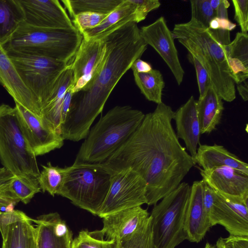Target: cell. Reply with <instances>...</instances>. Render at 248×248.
<instances>
[{"instance_id": "f907efd6", "label": "cell", "mask_w": 248, "mask_h": 248, "mask_svg": "<svg viewBox=\"0 0 248 248\" xmlns=\"http://www.w3.org/2000/svg\"><path fill=\"white\" fill-rule=\"evenodd\" d=\"M221 1V0H210L211 6L215 12L218 8Z\"/></svg>"}, {"instance_id": "5b68a950", "label": "cell", "mask_w": 248, "mask_h": 248, "mask_svg": "<svg viewBox=\"0 0 248 248\" xmlns=\"http://www.w3.org/2000/svg\"><path fill=\"white\" fill-rule=\"evenodd\" d=\"M82 39L76 28H38L23 21L2 46L7 53L43 56L70 63Z\"/></svg>"}, {"instance_id": "d4e9b609", "label": "cell", "mask_w": 248, "mask_h": 248, "mask_svg": "<svg viewBox=\"0 0 248 248\" xmlns=\"http://www.w3.org/2000/svg\"><path fill=\"white\" fill-rule=\"evenodd\" d=\"M197 109L201 134H210L220 123L224 109L222 98L212 85L197 100Z\"/></svg>"}, {"instance_id": "277c9868", "label": "cell", "mask_w": 248, "mask_h": 248, "mask_svg": "<svg viewBox=\"0 0 248 248\" xmlns=\"http://www.w3.org/2000/svg\"><path fill=\"white\" fill-rule=\"evenodd\" d=\"M144 116L141 110L129 106L112 108L90 130L75 162H104L133 134Z\"/></svg>"}, {"instance_id": "ab89813d", "label": "cell", "mask_w": 248, "mask_h": 248, "mask_svg": "<svg viewBox=\"0 0 248 248\" xmlns=\"http://www.w3.org/2000/svg\"><path fill=\"white\" fill-rule=\"evenodd\" d=\"M30 218L24 212L19 210L0 212V232L2 238L5 237L7 229L10 225L18 221Z\"/></svg>"}, {"instance_id": "f6af8a7d", "label": "cell", "mask_w": 248, "mask_h": 248, "mask_svg": "<svg viewBox=\"0 0 248 248\" xmlns=\"http://www.w3.org/2000/svg\"><path fill=\"white\" fill-rule=\"evenodd\" d=\"M15 176L5 168H0V188L11 186Z\"/></svg>"}, {"instance_id": "52a82bcc", "label": "cell", "mask_w": 248, "mask_h": 248, "mask_svg": "<svg viewBox=\"0 0 248 248\" xmlns=\"http://www.w3.org/2000/svg\"><path fill=\"white\" fill-rule=\"evenodd\" d=\"M33 152L22 133L16 108L0 105V160L16 176L38 177L39 170Z\"/></svg>"}, {"instance_id": "f1b7e54d", "label": "cell", "mask_w": 248, "mask_h": 248, "mask_svg": "<svg viewBox=\"0 0 248 248\" xmlns=\"http://www.w3.org/2000/svg\"><path fill=\"white\" fill-rule=\"evenodd\" d=\"M133 73L135 83L145 98L157 104L162 103L165 82L161 72L152 69L146 73Z\"/></svg>"}, {"instance_id": "cb8c5ba5", "label": "cell", "mask_w": 248, "mask_h": 248, "mask_svg": "<svg viewBox=\"0 0 248 248\" xmlns=\"http://www.w3.org/2000/svg\"><path fill=\"white\" fill-rule=\"evenodd\" d=\"M227 62L230 77L238 84L248 78V34L238 32L233 40L226 46Z\"/></svg>"}, {"instance_id": "30bf717a", "label": "cell", "mask_w": 248, "mask_h": 248, "mask_svg": "<svg viewBox=\"0 0 248 248\" xmlns=\"http://www.w3.org/2000/svg\"><path fill=\"white\" fill-rule=\"evenodd\" d=\"M203 202L211 227L219 224L230 234L248 236V197L215 191L204 182Z\"/></svg>"}, {"instance_id": "8992f818", "label": "cell", "mask_w": 248, "mask_h": 248, "mask_svg": "<svg viewBox=\"0 0 248 248\" xmlns=\"http://www.w3.org/2000/svg\"><path fill=\"white\" fill-rule=\"evenodd\" d=\"M66 168L65 180L58 195L98 215L108 195L112 174L101 163L74 162Z\"/></svg>"}, {"instance_id": "e0dca14e", "label": "cell", "mask_w": 248, "mask_h": 248, "mask_svg": "<svg viewBox=\"0 0 248 248\" xmlns=\"http://www.w3.org/2000/svg\"><path fill=\"white\" fill-rule=\"evenodd\" d=\"M203 181H195L191 186L186 208L184 231L186 240L198 243L211 227L203 202Z\"/></svg>"}, {"instance_id": "2e32d148", "label": "cell", "mask_w": 248, "mask_h": 248, "mask_svg": "<svg viewBox=\"0 0 248 248\" xmlns=\"http://www.w3.org/2000/svg\"><path fill=\"white\" fill-rule=\"evenodd\" d=\"M149 217L141 206L122 210L103 217L102 229L90 232L99 238L120 241L135 233Z\"/></svg>"}, {"instance_id": "f546056e", "label": "cell", "mask_w": 248, "mask_h": 248, "mask_svg": "<svg viewBox=\"0 0 248 248\" xmlns=\"http://www.w3.org/2000/svg\"><path fill=\"white\" fill-rule=\"evenodd\" d=\"M124 0H62L72 18L84 12L108 15L114 11Z\"/></svg>"}, {"instance_id": "e575fe53", "label": "cell", "mask_w": 248, "mask_h": 248, "mask_svg": "<svg viewBox=\"0 0 248 248\" xmlns=\"http://www.w3.org/2000/svg\"><path fill=\"white\" fill-rule=\"evenodd\" d=\"M191 18L208 28L210 21L216 16L210 0H191Z\"/></svg>"}, {"instance_id": "9a60e30c", "label": "cell", "mask_w": 248, "mask_h": 248, "mask_svg": "<svg viewBox=\"0 0 248 248\" xmlns=\"http://www.w3.org/2000/svg\"><path fill=\"white\" fill-rule=\"evenodd\" d=\"M25 16L24 22L48 29L76 28L58 0H18Z\"/></svg>"}, {"instance_id": "5bb4252c", "label": "cell", "mask_w": 248, "mask_h": 248, "mask_svg": "<svg viewBox=\"0 0 248 248\" xmlns=\"http://www.w3.org/2000/svg\"><path fill=\"white\" fill-rule=\"evenodd\" d=\"M22 133L36 156L43 155L63 144L61 135L45 125L42 121L23 106L15 103Z\"/></svg>"}, {"instance_id": "d6a6232c", "label": "cell", "mask_w": 248, "mask_h": 248, "mask_svg": "<svg viewBox=\"0 0 248 248\" xmlns=\"http://www.w3.org/2000/svg\"><path fill=\"white\" fill-rule=\"evenodd\" d=\"M11 189L19 201L25 204L28 203L41 190L37 177L31 175H16Z\"/></svg>"}, {"instance_id": "b9f144b4", "label": "cell", "mask_w": 248, "mask_h": 248, "mask_svg": "<svg viewBox=\"0 0 248 248\" xmlns=\"http://www.w3.org/2000/svg\"><path fill=\"white\" fill-rule=\"evenodd\" d=\"M223 241L224 248H248V236L230 234Z\"/></svg>"}, {"instance_id": "74e56055", "label": "cell", "mask_w": 248, "mask_h": 248, "mask_svg": "<svg viewBox=\"0 0 248 248\" xmlns=\"http://www.w3.org/2000/svg\"><path fill=\"white\" fill-rule=\"evenodd\" d=\"M234 9V18L241 28V32L248 33V0H232Z\"/></svg>"}, {"instance_id": "6da1fadb", "label": "cell", "mask_w": 248, "mask_h": 248, "mask_svg": "<svg viewBox=\"0 0 248 248\" xmlns=\"http://www.w3.org/2000/svg\"><path fill=\"white\" fill-rule=\"evenodd\" d=\"M174 111L163 102L145 114L141 123L107 159L101 163L112 175L131 168L146 183L148 205L176 188L196 163L173 128Z\"/></svg>"}, {"instance_id": "7a4b0ae2", "label": "cell", "mask_w": 248, "mask_h": 248, "mask_svg": "<svg viewBox=\"0 0 248 248\" xmlns=\"http://www.w3.org/2000/svg\"><path fill=\"white\" fill-rule=\"evenodd\" d=\"M95 37H102L105 41L106 58L92 82L81 91L83 93L79 100L72 102L61 128L63 140L78 141L87 137L91 125L103 110L116 85L147 48L140 29L134 22Z\"/></svg>"}, {"instance_id": "4dcf8cb0", "label": "cell", "mask_w": 248, "mask_h": 248, "mask_svg": "<svg viewBox=\"0 0 248 248\" xmlns=\"http://www.w3.org/2000/svg\"><path fill=\"white\" fill-rule=\"evenodd\" d=\"M42 167L43 170L37 177L41 189L44 192H47L52 196L58 195L65 180L66 167L53 166L50 162Z\"/></svg>"}, {"instance_id": "9c48e42d", "label": "cell", "mask_w": 248, "mask_h": 248, "mask_svg": "<svg viewBox=\"0 0 248 248\" xmlns=\"http://www.w3.org/2000/svg\"><path fill=\"white\" fill-rule=\"evenodd\" d=\"M8 54L21 80L33 96L40 118L41 110L50 97L58 79L70 63L43 56Z\"/></svg>"}, {"instance_id": "1f68e13d", "label": "cell", "mask_w": 248, "mask_h": 248, "mask_svg": "<svg viewBox=\"0 0 248 248\" xmlns=\"http://www.w3.org/2000/svg\"><path fill=\"white\" fill-rule=\"evenodd\" d=\"M117 241V248H156L153 238L151 217L130 236Z\"/></svg>"}, {"instance_id": "c3c4849f", "label": "cell", "mask_w": 248, "mask_h": 248, "mask_svg": "<svg viewBox=\"0 0 248 248\" xmlns=\"http://www.w3.org/2000/svg\"><path fill=\"white\" fill-rule=\"evenodd\" d=\"M237 90L244 101L248 100V83L247 80L237 84Z\"/></svg>"}, {"instance_id": "836d02e7", "label": "cell", "mask_w": 248, "mask_h": 248, "mask_svg": "<svg viewBox=\"0 0 248 248\" xmlns=\"http://www.w3.org/2000/svg\"><path fill=\"white\" fill-rule=\"evenodd\" d=\"M71 248H117V241L99 238L88 230H82L73 240Z\"/></svg>"}, {"instance_id": "4fadbf2b", "label": "cell", "mask_w": 248, "mask_h": 248, "mask_svg": "<svg viewBox=\"0 0 248 248\" xmlns=\"http://www.w3.org/2000/svg\"><path fill=\"white\" fill-rule=\"evenodd\" d=\"M140 33L147 45L151 46L161 56L177 84L180 85L185 72L179 59L172 31L168 28L165 18L161 16L152 23L142 27Z\"/></svg>"}, {"instance_id": "60d3db41", "label": "cell", "mask_w": 248, "mask_h": 248, "mask_svg": "<svg viewBox=\"0 0 248 248\" xmlns=\"http://www.w3.org/2000/svg\"><path fill=\"white\" fill-rule=\"evenodd\" d=\"M11 185L0 188V210L4 208L5 211L6 207L10 204H13L15 205L20 202L13 192Z\"/></svg>"}, {"instance_id": "ba28073f", "label": "cell", "mask_w": 248, "mask_h": 248, "mask_svg": "<svg viewBox=\"0 0 248 248\" xmlns=\"http://www.w3.org/2000/svg\"><path fill=\"white\" fill-rule=\"evenodd\" d=\"M190 187L182 182L155 205L150 216L156 248H175L186 240L184 224Z\"/></svg>"}, {"instance_id": "7bdbcfd3", "label": "cell", "mask_w": 248, "mask_h": 248, "mask_svg": "<svg viewBox=\"0 0 248 248\" xmlns=\"http://www.w3.org/2000/svg\"><path fill=\"white\" fill-rule=\"evenodd\" d=\"M236 25L229 19L215 17L210 22L208 28L213 30H221L230 31L234 30Z\"/></svg>"}, {"instance_id": "44dd1931", "label": "cell", "mask_w": 248, "mask_h": 248, "mask_svg": "<svg viewBox=\"0 0 248 248\" xmlns=\"http://www.w3.org/2000/svg\"><path fill=\"white\" fill-rule=\"evenodd\" d=\"M173 120L176 124L177 138L184 141L186 149L195 161L201 133L197 100L193 96L174 111Z\"/></svg>"}, {"instance_id": "681fc988", "label": "cell", "mask_w": 248, "mask_h": 248, "mask_svg": "<svg viewBox=\"0 0 248 248\" xmlns=\"http://www.w3.org/2000/svg\"><path fill=\"white\" fill-rule=\"evenodd\" d=\"M204 248H224L223 238H219L214 245L207 243Z\"/></svg>"}, {"instance_id": "7dc6e473", "label": "cell", "mask_w": 248, "mask_h": 248, "mask_svg": "<svg viewBox=\"0 0 248 248\" xmlns=\"http://www.w3.org/2000/svg\"><path fill=\"white\" fill-rule=\"evenodd\" d=\"M230 5L227 0H221V3L217 10L215 11L216 16L218 18L229 19L228 8Z\"/></svg>"}, {"instance_id": "4316f807", "label": "cell", "mask_w": 248, "mask_h": 248, "mask_svg": "<svg viewBox=\"0 0 248 248\" xmlns=\"http://www.w3.org/2000/svg\"><path fill=\"white\" fill-rule=\"evenodd\" d=\"M32 218L24 219L10 225L2 242L6 248H38L36 227Z\"/></svg>"}, {"instance_id": "ffe728a7", "label": "cell", "mask_w": 248, "mask_h": 248, "mask_svg": "<svg viewBox=\"0 0 248 248\" xmlns=\"http://www.w3.org/2000/svg\"><path fill=\"white\" fill-rule=\"evenodd\" d=\"M199 169L202 180L214 191L231 196L248 197V176L226 167L207 170Z\"/></svg>"}, {"instance_id": "816d5d0a", "label": "cell", "mask_w": 248, "mask_h": 248, "mask_svg": "<svg viewBox=\"0 0 248 248\" xmlns=\"http://www.w3.org/2000/svg\"><path fill=\"white\" fill-rule=\"evenodd\" d=\"M1 248H6L5 244L3 243H2Z\"/></svg>"}, {"instance_id": "8d00e7d4", "label": "cell", "mask_w": 248, "mask_h": 248, "mask_svg": "<svg viewBox=\"0 0 248 248\" xmlns=\"http://www.w3.org/2000/svg\"><path fill=\"white\" fill-rule=\"evenodd\" d=\"M188 60L194 66L200 96L202 97L212 85L209 76L202 64L193 55L188 54Z\"/></svg>"}, {"instance_id": "603a6c76", "label": "cell", "mask_w": 248, "mask_h": 248, "mask_svg": "<svg viewBox=\"0 0 248 248\" xmlns=\"http://www.w3.org/2000/svg\"><path fill=\"white\" fill-rule=\"evenodd\" d=\"M73 72L69 64L58 79L53 92L41 112V120L47 127L60 134L63 99L73 84Z\"/></svg>"}, {"instance_id": "83f0119b", "label": "cell", "mask_w": 248, "mask_h": 248, "mask_svg": "<svg viewBox=\"0 0 248 248\" xmlns=\"http://www.w3.org/2000/svg\"><path fill=\"white\" fill-rule=\"evenodd\" d=\"M24 20L18 0H0V44L8 41Z\"/></svg>"}, {"instance_id": "f35d334b", "label": "cell", "mask_w": 248, "mask_h": 248, "mask_svg": "<svg viewBox=\"0 0 248 248\" xmlns=\"http://www.w3.org/2000/svg\"><path fill=\"white\" fill-rule=\"evenodd\" d=\"M136 5L135 14L136 22L144 20L151 11L158 9L161 5L158 0H133Z\"/></svg>"}, {"instance_id": "d590c367", "label": "cell", "mask_w": 248, "mask_h": 248, "mask_svg": "<svg viewBox=\"0 0 248 248\" xmlns=\"http://www.w3.org/2000/svg\"><path fill=\"white\" fill-rule=\"evenodd\" d=\"M108 15L91 12L80 13L73 17L72 22L81 34L85 31L92 30L97 26Z\"/></svg>"}, {"instance_id": "484cf974", "label": "cell", "mask_w": 248, "mask_h": 248, "mask_svg": "<svg viewBox=\"0 0 248 248\" xmlns=\"http://www.w3.org/2000/svg\"><path fill=\"white\" fill-rule=\"evenodd\" d=\"M136 5L133 0H124L114 11L94 28L81 33L83 38L89 39L114 30L130 22H136Z\"/></svg>"}, {"instance_id": "ee69618b", "label": "cell", "mask_w": 248, "mask_h": 248, "mask_svg": "<svg viewBox=\"0 0 248 248\" xmlns=\"http://www.w3.org/2000/svg\"><path fill=\"white\" fill-rule=\"evenodd\" d=\"M72 85L67 90L63 99L61 112L62 124L65 120L71 108L73 97L74 95L72 92Z\"/></svg>"}, {"instance_id": "d6986e66", "label": "cell", "mask_w": 248, "mask_h": 248, "mask_svg": "<svg viewBox=\"0 0 248 248\" xmlns=\"http://www.w3.org/2000/svg\"><path fill=\"white\" fill-rule=\"evenodd\" d=\"M32 221L37 224L38 248H71L72 233L58 213L43 215Z\"/></svg>"}, {"instance_id": "7402d4cb", "label": "cell", "mask_w": 248, "mask_h": 248, "mask_svg": "<svg viewBox=\"0 0 248 248\" xmlns=\"http://www.w3.org/2000/svg\"><path fill=\"white\" fill-rule=\"evenodd\" d=\"M195 162L203 170L226 167L248 176V164L222 145L200 144Z\"/></svg>"}, {"instance_id": "bcb514c9", "label": "cell", "mask_w": 248, "mask_h": 248, "mask_svg": "<svg viewBox=\"0 0 248 248\" xmlns=\"http://www.w3.org/2000/svg\"><path fill=\"white\" fill-rule=\"evenodd\" d=\"M131 69L133 72L136 73H146L153 69L151 65L149 63L140 59L136 60L133 62Z\"/></svg>"}, {"instance_id": "ac0fdd59", "label": "cell", "mask_w": 248, "mask_h": 248, "mask_svg": "<svg viewBox=\"0 0 248 248\" xmlns=\"http://www.w3.org/2000/svg\"><path fill=\"white\" fill-rule=\"evenodd\" d=\"M0 84L12 96L15 103L23 106L40 119L38 108L33 96L21 80L8 53L1 44Z\"/></svg>"}, {"instance_id": "3957f363", "label": "cell", "mask_w": 248, "mask_h": 248, "mask_svg": "<svg viewBox=\"0 0 248 248\" xmlns=\"http://www.w3.org/2000/svg\"><path fill=\"white\" fill-rule=\"evenodd\" d=\"M172 32L174 39L207 71L212 87L222 100L233 101L236 98L235 83L230 77L226 56V46L231 42L230 31L211 30L191 18L176 24Z\"/></svg>"}, {"instance_id": "8fae6325", "label": "cell", "mask_w": 248, "mask_h": 248, "mask_svg": "<svg viewBox=\"0 0 248 248\" xmlns=\"http://www.w3.org/2000/svg\"><path fill=\"white\" fill-rule=\"evenodd\" d=\"M146 183L131 168L112 175L109 189L98 214L103 218L109 214L146 203Z\"/></svg>"}, {"instance_id": "7c38bea8", "label": "cell", "mask_w": 248, "mask_h": 248, "mask_svg": "<svg viewBox=\"0 0 248 248\" xmlns=\"http://www.w3.org/2000/svg\"><path fill=\"white\" fill-rule=\"evenodd\" d=\"M106 50V43L102 37L82 39L70 63L73 77L72 91L74 94L92 82L103 65Z\"/></svg>"}]
</instances>
